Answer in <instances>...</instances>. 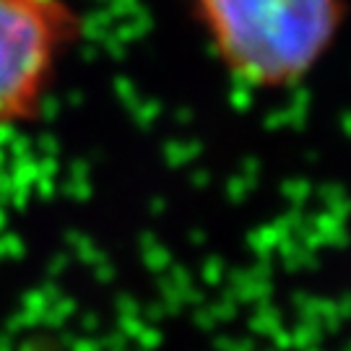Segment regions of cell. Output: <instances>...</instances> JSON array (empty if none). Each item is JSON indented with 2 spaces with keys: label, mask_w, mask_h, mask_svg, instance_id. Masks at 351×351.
<instances>
[{
  "label": "cell",
  "mask_w": 351,
  "mask_h": 351,
  "mask_svg": "<svg viewBox=\"0 0 351 351\" xmlns=\"http://www.w3.org/2000/svg\"><path fill=\"white\" fill-rule=\"evenodd\" d=\"M226 75L252 91H287L326 60L346 19L343 0H193Z\"/></svg>",
  "instance_id": "1"
},
{
  "label": "cell",
  "mask_w": 351,
  "mask_h": 351,
  "mask_svg": "<svg viewBox=\"0 0 351 351\" xmlns=\"http://www.w3.org/2000/svg\"><path fill=\"white\" fill-rule=\"evenodd\" d=\"M81 34L71 0H0V130L42 112Z\"/></svg>",
  "instance_id": "2"
}]
</instances>
